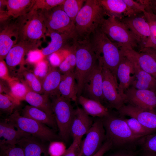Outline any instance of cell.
Wrapping results in <instances>:
<instances>
[{
  "instance_id": "1",
  "label": "cell",
  "mask_w": 156,
  "mask_h": 156,
  "mask_svg": "<svg viewBox=\"0 0 156 156\" xmlns=\"http://www.w3.org/2000/svg\"><path fill=\"white\" fill-rule=\"evenodd\" d=\"M75 21L77 41L90 40V36L98 28L105 14L97 0H86Z\"/></svg>"
},
{
  "instance_id": "2",
  "label": "cell",
  "mask_w": 156,
  "mask_h": 156,
  "mask_svg": "<svg viewBox=\"0 0 156 156\" xmlns=\"http://www.w3.org/2000/svg\"><path fill=\"white\" fill-rule=\"evenodd\" d=\"M76 57L74 72L78 87L77 97L81 93L97 61L91 40H73Z\"/></svg>"
},
{
  "instance_id": "3",
  "label": "cell",
  "mask_w": 156,
  "mask_h": 156,
  "mask_svg": "<svg viewBox=\"0 0 156 156\" xmlns=\"http://www.w3.org/2000/svg\"><path fill=\"white\" fill-rule=\"evenodd\" d=\"M91 42L98 63L109 70L117 78V68L123 56L117 44L98 29L93 34Z\"/></svg>"
},
{
  "instance_id": "4",
  "label": "cell",
  "mask_w": 156,
  "mask_h": 156,
  "mask_svg": "<svg viewBox=\"0 0 156 156\" xmlns=\"http://www.w3.org/2000/svg\"><path fill=\"white\" fill-rule=\"evenodd\" d=\"M106 134V139L109 140L113 146L122 149L138 142L141 138L131 131L124 119L111 114L101 118Z\"/></svg>"
},
{
  "instance_id": "5",
  "label": "cell",
  "mask_w": 156,
  "mask_h": 156,
  "mask_svg": "<svg viewBox=\"0 0 156 156\" xmlns=\"http://www.w3.org/2000/svg\"><path fill=\"white\" fill-rule=\"evenodd\" d=\"M19 30V41H39L46 35L47 29L38 10H31L15 22Z\"/></svg>"
},
{
  "instance_id": "6",
  "label": "cell",
  "mask_w": 156,
  "mask_h": 156,
  "mask_svg": "<svg viewBox=\"0 0 156 156\" xmlns=\"http://www.w3.org/2000/svg\"><path fill=\"white\" fill-rule=\"evenodd\" d=\"M98 29L119 47L123 45L133 49L139 47L134 36L123 23L114 16L104 18Z\"/></svg>"
},
{
  "instance_id": "7",
  "label": "cell",
  "mask_w": 156,
  "mask_h": 156,
  "mask_svg": "<svg viewBox=\"0 0 156 156\" xmlns=\"http://www.w3.org/2000/svg\"><path fill=\"white\" fill-rule=\"evenodd\" d=\"M6 119L22 131L47 142L59 138L53 130L42 123L24 117L15 111Z\"/></svg>"
},
{
  "instance_id": "8",
  "label": "cell",
  "mask_w": 156,
  "mask_h": 156,
  "mask_svg": "<svg viewBox=\"0 0 156 156\" xmlns=\"http://www.w3.org/2000/svg\"><path fill=\"white\" fill-rule=\"evenodd\" d=\"M47 30L67 35L72 39L75 37L74 23L62 9L61 5L49 10H38Z\"/></svg>"
},
{
  "instance_id": "9",
  "label": "cell",
  "mask_w": 156,
  "mask_h": 156,
  "mask_svg": "<svg viewBox=\"0 0 156 156\" xmlns=\"http://www.w3.org/2000/svg\"><path fill=\"white\" fill-rule=\"evenodd\" d=\"M51 102L52 109L60 136L66 141L70 135V130L74 109L71 100L59 95Z\"/></svg>"
},
{
  "instance_id": "10",
  "label": "cell",
  "mask_w": 156,
  "mask_h": 156,
  "mask_svg": "<svg viewBox=\"0 0 156 156\" xmlns=\"http://www.w3.org/2000/svg\"><path fill=\"white\" fill-rule=\"evenodd\" d=\"M103 93L104 101L109 106L118 111L126 103L125 97L120 94L117 78L107 68L102 66Z\"/></svg>"
},
{
  "instance_id": "11",
  "label": "cell",
  "mask_w": 156,
  "mask_h": 156,
  "mask_svg": "<svg viewBox=\"0 0 156 156\" xmlns=\"http://www.w3.org/2000/svg\"><path fill=\"white\" fill-rule=\"evenodd\" d=\"M106 140L105 131L102 120L101 118L97 120L82 141L78 156H92L99 150Z\"/></svg>"
},
{
  "instance_id": "12",
  "label": "cell",
  "mask_w": 156,
  "mask_h": 156,
  "mask_svg": "<svg viewBox=\"0 0 156 156\" xmlns=\"http://www.w3.org/2000/svg\"><path fill=\"white\" fill-rule=\"evenodd\" d=\"M125 94L126 103L156 113V91L131 87L125 92Z\"/></svg>"
},
{
  "instance_id": "13",
  "label": "cell",
  "mask_w": 156,
  "mask_h": 156,
  "mask_svg": "<svg viewBox=\"0 0 156 156\" xmlns=\"http://www.w3.org/2000/svg\"><path fill=\"white\" fill-rule=\"evenodd\" d=\"M138 14L118 19L135 37L140 49L142 47L149 36L150 27L144 14L142 16H138Z\"/></svg>"
},
{
  "instance_id": "14",
  "label": "cell",
  "mask_w": 156,
  "mask_h": 156,
  "mask_svg": "<svg viewBox=\"0 0 156 156\" xmlns=\"http://www.w3.org/2000/svg\"><path fill=\"white\" fill-rule=\"evenodd\" d=\"M119 47L124 55L136 62L142 70L156 79V62L151 55L123 45Z\"/></svg>"
},
{
  "instance_id": "15",
  "label": "cell",
  "mask_w": 156,
  "mask_h": 156,
  "mask_svg": "<svg viewBox=\"0 0 156 156\" xmlns=\"http://www.w3.org/2000/svg\"><path fill=\"white\" fill-rule=\"evenodd\" d=\"M41 43L39 41L36 42L19 41L10 50L5 57L7 66L12 67L22 64L25 55L30 51L38 49Z\"/></svg>"
},
{
  "instance_id": "16",
  "label": "cell",
  "mask_w": 156,
  "mask_h": 156,
  "mask_svg": "<svg viewBox=\"0 0 156 156\" xmlns=\"http://www.w3.org/2000/svg\"><path fill=\"white\" fill-rule=\"evenodd\" d=\"M120 115L136 119L146 127L156 129V113L144 110L131 105H125L118 111Z\"/></svg>"
},
{
  "instance_id": "17",
  "label": "cell",
  "mask_w": 156,
  "mask_h": 156,
  "mask_svg": "<svg viewBox=\"0 0 156 156\" xmlns=\"http://www.w3.org/2000/svg\"><path fill=\"white\" fill-rule=\"evenodd\" d=\"M116 76L119 81V91L125 97V92L135 79V76L133 62L123 54L117 68Z\"/></svg>"
},
{
  "instance_id": "18",
  "label": "cell",
  "mask_w": 156,
  "mask_h": 156,
  "mask_svg": "<svg viewBox=\"0 0 156 156\" xmlns=\"http://www.w3.org/2000/svg\"><path fill=\"white\" fill-rule=\"evenodd\" d=\"M102 65L98 63L91 74L85 87L89 98L102 104L104 101L102 89Z\"/></svg>"
},
{
  "instance_id": "19",
  "label": "cell",
  "mask_w": 156,
  "mask_h": 156,
  "mask_svg": "<svg viewBox=\"0 0 156 156\" xmlns=\"http://www.w3.org/2000/svg\"><path fill=\"white\" fill-rule=\"evenodd\" d=\"M103 8L105 15L108 17L114 16L121 19L125 17L137 14L129 7L123 0H97Z\"/></svg>"
},
{
  "instance_id": "20",
  "label": "cell",
  "mask_w": 156,
  "mask_h": 156,
  "mask_svg": "<svg viewBox=\"0 0 156 156\" xmlns=\"http://www.w3.org/2000/svg\"><path fill=\"white\" fill-rule=\"evenodd\" d=\"M45 143L29 135L21 138L17 144L23 149L25 156H48L49 146Z\"/></svg>"
},
{
  "instance_id": "21",
  "label": "cell",
  "mask_w": 156,
  "mask_h": 156,
  "mask_svg": "<svg viewBox=\"0 0 156 156\" xmlns=\"http://www.w3.org/2000/svg\"><path fill=\"white\" fill-rule=\"evenodd\" d=\"M93 123L89 115L82 109L78 107L75 109L70 127V135L73 139L82 137L87 133Z\"/></svg>"
},
{
  "instance_id": "22",
  "label": "cell",
  "mask_w": 156,
  "mask_h": 156,
  "mask_svg": "<svg viewBox=\"0 0 156 156\" xmlns=\"http://www.w3.org/2000/svg\"><path fill=\"white\" fill-rule=\"evenodd\" d=\"M19 30L16 23L7 25L0 33V60H3L19 39Z\"/></svg>"
},
{
  "instance_id": "23",
  "label": "cell",
  "mask_w": 156,
  "mask_h": 156,
  "mask_svg": "<svg viewBox=\"0 0 156 156\" xmlns=\"http://www.w3.org/2000/svg\"><path fill=\"white\" fill-rule=\"evenodd\" d=\"M19 129L6 118L0 122V144L16 145L23 137L29 135Z\"/></svg>"
},
{
  "instance_id": "24",
  "label": "cell",
  "mask_w": 156,
  "mask_h": 156,
  "mask_svg": "<svg viewBox=\"0 0 156 156\" xmlns=\"http://www.w3.org/2000/svg\"><path fill=\"white\" fill-rule=\"evenodd\" d=\"M130 60L134 64L135 76L131 84V87L139 90L156 91V79L142 70L136 62Z\"/></svg>"
},
{
  "instance_id": "25",
  "label": "cell",
  "mask_w": 156,
  "mask_h": 156,
  "mask_svg": "<svg viewBox=\"0 0 156 156\" xmlns=\"http://www.w3.org/2000/svg\"><path fill=\"white\" fill-rule=\"evenodd\" d=\"M74 72L62 74L58 91L62 96L76 102L77 99L78 87Z\"/></svg>"
},
{
  "instance_id": "26",
  "label": "cell",
  "mask_w": 156,
  "mask_h": 156,
  "mask_svg": "<svg viewBox=\"0 0 156 156\" xmlns=\"http://www.w3.org/2000/svg\"><path fill=\"white\" fill-rule=\"evenodd\" d=\"M62 74L59 69L50 65L46 75L42 81V92L49 95H55L58 88Z\"/></svg>"
},
{
  "instance_id": "27",
  "label": "cell",
  "mask_w": 156,
  "mask_h": 156,
  "mask_svg": "<svg viewBox=\"0 0 156 156\" xmlns=\"http://www.w3.org/2000/svg\"><path fill=\"white\" fill-rule=\"evenodd\" d=\"M22 116L31 119L48 126L55 129L57 127L55 117L30 105H27L23 109Z\"/></svg>"
},
{
  "instance_id": "28",
  "label": "cell",
  "mask_w": 156,
  "mask_h": 156,
  "mask_svg": "<svg viewBox=\"0 0 156 156\" xmlns=\"http://www.w3.org/2000/svg\"><path fill=\"white\" fill-rule=\"evenodd\" d=\"M77 99L82 109L88 115L101 118L110 113L108 109L98 101L81 95Z\"/></svg>"
},
{
  "instance_id": "29",
  "label": "cell",
  "mask_w": 156,
  "mask_h": 156,
  "mask_svg": "<svg viewBox=\"0 0 156 156\" xmlns=\"http://www.w3.org/2000/svg\"><path fill=\"white\" fill-rule=\"evenodd\" d=\"M49 95L45 94L42 95L31 90L27 94L25 101L30 105L36 107L46 113L54 116L51 103L49 98Z\"/></svg>"
},
{
  "instance_id": "30",
  "label": "cell",
  "mask_w": 156,
  "mask_h": 156,
  "mask_svg": "<svg viewBox=\"0 0 156 156\" xmlns=\"http://www.w3.org/2000/svg\"><path fill=\"white\" fill-rule=\"evenodd\" d=\"M35 0H7L6 13L8 17L10 16L18 18L29 12Z\"/></svg>"
},
{
  "instance_id": "31",
  "label": "cell",
  "mask_w": 156,
  "mask_h": 156,
  "mask_svg": "<svg viewBox=\"0 0 156 156\" xmlns=\"http://www.w3.org/2000/svg\"><path fill=\"white\" fill-rule=\"evenodd\" d=\"M46 35L50 37L51 41L47 47L42 49L45 57L66 46L65 45L67 41L72 39L67 35L53 31L47 30Z\"/></svg>"
},
{
  "instance_id": "32",
  "label": "cell",
  "mask_w": 156,
  "mask_h": 156,
  "mask_svg": "<svg viewBox=\"0 0 156 156\" xmlns=\"http://www.w3.org/2000/svg\"><path fill=\"white\" fill-rule=\"evenodd\" d=\"M142 13L149 25L150 36L141 48H150L156 50V15L149 10H145Z\"/></svg>"
},
{
  "instance_id": "33",
  "label": "cell",
  "mask_w": 156,
  "mask_h": 156,
  "mask_svg": "<svg viewBox=\"0 0 156 156\" xmlns=\"http://www.w3.org/2000/svg\"><path fill=\"white\" fill-rule=\"evenodd\" d=\"M8 83L10 88L8 94L20 102L25 100L26 95L31 90L27 84L20 82L12 78Z\"/></svg>"
},
{
  "instance_id": "34",
  "label": "cell",
  "mask_w": 156,
  "mask_h": 156,
  "mask_svg": "<svg viewBox=\"0 0 156 156\" xmlns=\"http://www.w3.org/2000/svg\"><path fill=\"white\" fill-rule=\"evenodd\" d=\"M86 0H65L61 5L63 10L74 23L75 18Z\"/></svg>"
},
{
  "instance_id": "35",
  "label": "cell",
  "mask_w": 156,
  "mask_h": 156,
  "mask_svg": "<svg viewBox=\"0 0 156 156\" xmlns=\"http://www.w3.org/2000/svg\"><path fill=\"white\" fill-rule=\"evenodd\" d=\"M76 65L75 47L73 42L69 52L63 61L59 66V70L62 74L74 72Z\"/></svg>"
},
{
  "instance_id": "36",
  "label": "cell",
  "mask_w": 156,
  "mask_h": 156,
  "mask_svg": "<svg viewBox=\"0 0 156 156\" xmlns=\"http://www.w3.org/2000/svg\"><path fill=\"white\" fill-rule=\"evenodd\" d=\"M124 120L132 132L140 138L156 132V129L146 127L134 118H131Z\"/></svg>"
},
{
  "instance_id": "37",
  "label": "cell",
  "mask_w": 156,
  "mask_h": 156,
  "mask_svg": "<svg viewBox=\"0 0 156 156\" xmlns=\"http://www.w3.org/2000/svg\"><path fill=\"white\" fill-rule=\"evenodd\" d=\"M20 104V102L9 94L0 93V109L2 112L10 115Z\"/></svg>"
},
{
  "instance_id": "38",
  "label": "cell",
  "mask_w": 156,
  "mask_h": 156,
  "mask_svg": "<svg viewBox=\"0 0 156 156\" xmlns=\"http://www.w3.org/2000/svg\"><path fill=\"white\" fill-rule=\"evenodd\" d=\"M65 0H35L31 10H49L62 5Z\"/></svg>"
},
{
  "instance_id": "39",
  "label": "cell",
  "mask_w": 156,
  "mask_h": 156,
  "mask_svg": "<svg viewBox=\"0 0 156 156\" xmlns=\"http://www.w3.org/2000/svg\"><path fill=\"white\" fill-rule=\"evenodd\" d=\"M70 47L66 46L49 55V59L50 64L54 67L59 66L68 55Z\"/></svg>"
},
{
  "instance_id": "40",
  "label": "cell",
  "mask_w": 156,
  "mask_h": 156,
  "mask_svg": "<svg viewBox=\"0 0 156 156\" xmlns=\"http://www.w3.org/2000/svg\"><path fill=\"white\" fill-rule=\"evenodd\" d=\"M138 143L143 150L156 153V132L141 138Z\"/></svg>"
},
{
  "instance_id": "41",
  "label": "cell",
  "mask_w": 156,
  "mask_h": 156,
  "mask_svg": "<svg viewBox=\"0 0 156 156\" xmlns=\"http://www.w3.org/2000/svg\"><path fill=\"white\" fill-rule=\"evenodd\" d=\"M0 156H25L23 150L16 145L0 144Z\"/></svg>"
},
{
  "instance_id": "42",
  "label": "cell",
  "mask_w": 156,
  "mask_h": 156,
  "mask_svg": "<svg viewBox=\"0 0 156 156\" xmlns=\"http://www.w3.org/2000/svg\"><path fill=\"white\" fill-rule=\"evenodd\" d=\"M24 77L26 84L31 90L40 94L42 92L41 82L34 73L27 72Z\"/></svg>"
},
{
  "instance_id": "43",
  "label": "cell",
  "mask_w": 156,
  "mask_h": 156,
  "mask_svg": "<svg viewBox=\"0 0 156 156\" xmlns=\"http://www.w3.org/2000/svg\"><path fill=\"white\" fill-rule=\"evenodd\" d=\"M50 64L46 60L44 59L35 65L34 73L41 82L47 74Z\"/></svg>"
},
{
  "instance_id": "44",
  "label": "cell",
  "mask_w": 156,
  "mask_h": 156,
  "mask_svg": "<svg viewBox=\"0 0 156 156\" xmlns=\"http://www.w3.org/2000/svg\"><path fill=\"white\" fill-rule=\"evenodd\" d=\"M66 149V146L63 142L54 141L50 142L48 152L50 156H62Z\"/></svg>"
},
{
  "instance_id": "45",
  "label": "cell",
  "mask_w": 156,
  "mask_h": 156,
  "mask_svg": "<svg viewBox=\"0 0 156 156\" xmlns=\"http://www.w3.org/2000/svg\"><path fill=\"white\" fill-rule=\"evenodd\" d=\"M82 138L77 137L73 138V143L62 156H78L81 149Z\"/></svg>"
},
{
  "instance_id": "46",
  "label": "cell",
  "mask_w": 156,
  "mask_h": 156,
  "mask_svg": "<svg viewBox=\"0 0 156 156\" xmlns=\"http://www.w3.org/2000/svg\"><path fill=\"white\" fill-rule=\"evenodd\" d=\"M45 57L42 52V49L38 48L31 50L28 52L26 61L29 64L35 65L44 59Z\"/></svg>"
},
{
  "instance_id": "47",
  "label": "cell",
  "mask_w": 156,
  "mask_h": 156,
  "mask_svg": "<svg viewBox=\"0 0 156 156\" xmlns=\"http://www.w3.org/2000/svg\"><path fill=\"white\" fill-rule=\"evenodd\" d=\"M126 5L137 14L143 12L146 7L136 0H123Z\"/></svg>"
},
{
  "instance_id": "48",
  "label": "cell",
  "mask_w": 156,
  "mask_h": 156,
  "mask_svg": "<svg viewBox=\"0 0 156 156\" xmlns=\"http://www.w3.org/2000/svg\"><path fill=\"white\" fill-rule=\"evenodd\" d=\"M7 66L3 60H0V77L8 82L11 80L12 78L9 74Z\"/></svg>"
},
{
  "instance_id": "49",
  "label": "cell",
  "mask_w": 156,
  "mask_h": 156,
  "mask_svg": "<svg viewBox=\"0 0 156 156\" xmlns=\"http://www.w3.org/2000/svg\"><path fill=\"white\" fill-rule=\"evenodd\" d=\"M139 151L132 149H121L109 156H137Z\"/></svg>"
},
{
  "instance_id": "50",
  "label": "cell",
  "mask_w": 156,
  "mask_h": 156,
  "mask_svg": "<svg viewBox=\"0 0 156 156\" xmlns=\"http://www.w3.org/2000/svg\"><path fill=\"white\" fill-rule=\"evenodd\" d=\"M112 147L111 142L106 139L99 150L92 156H103Z\"/></svg>"
},
{
  "instance_id": "51",
  "label": "cell",
  "mask_w": 156,
  "mask_h": 156,
  "mask_svg": "<svg viewBox=\"0 0 156 156\" xmlns=\"http://www.w3.org/2000/svg\"><path fill=\"white\" fill-rule=\"evenodd\" d=\"M139 51L146 52L151 55L156 62V50L150 48H143L139 49Z\"/></svg>"
},
{
  "instance_id": "52",
  "label": "cell",
  "mask_w": 156,
  "mask_h": 156,
  "mask_svg": "<svg viewBox=\"0 0 156 156\" xmlns=\"http://www.w3.org/2000/svg\"><path fill=\"white\" fill-rule=\"evenodd\" d=\"M148 9L156 15V0H150Z\"/></svg>"
},
{
  "instance_id": "53",
  "label": "cell",
  "mask_w": 156,
  "mask_h": 156,
  "mask_svg": "<svg viewBox=\"0 0 156 156\" xmlns=\"http://www.w3.org/2000/svg\"><path fill=\"white\" fill-rule=\"evenodd\" d=\"M139 156H156V153L149 151H143Z\"/></svg>"
},
{
  "instance_id": "54",
  "label": "cell",
  "mask_w": 156,
  "mask_h": 156,
  "mask_svg": "<svg viewBox=\"0 0 156 156\" xmlns=\"http://www.w3.org/2000/svg\"></svg>"
}]
</instances>
